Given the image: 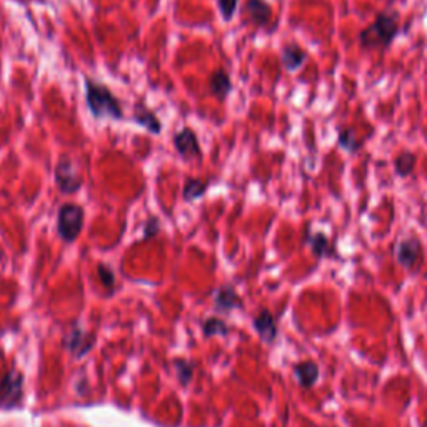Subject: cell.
Masks as SVG:
<instances>
[{
  "label": "cell",
  "mask_w": 427,
  "mask_h": 427,
  "mask_svg": "<svg viewBox=\"0 0 427 427\" xmlns=\"http://www.w3.org/2000/svg\"><path fill=\"white\" fill-rule=\"evenodd\" d=\"M85 107L97 121H123V107L115 93L105 84L97 82L91 77H84Z\"/></svg>",
  "instance_id": "6da1fadb"
},
{
  "label": "cell",
  "mask_w": 427,
  "mask_h": 427,
  "mask_svg": "<svg viewBox=\"0 0 427 427\" xmlns=\"http://www.w3.org/2000/svg\"><path fill=\"white\" fill-rule=\"evenodd\" d=\"M399 33L400 27L396 12H379L374 22L359 33V45L364 50H386L399 37Z\"/></svg>",
  "instance_id": "7a4b0ae2"
},
{
  "label": "cell",
  "mask_w": 427,
  "mask_h": 427,
  "mask_svg": "<svg viewBox=\"0 0 427 427\" xmlns=\"http://www.w3.org/2000/svg\"><path fill=\"white\" fill-rule=\"evenodd\" d=\"M85 209L75 202H63L57 211V234L67 244L79 239L84 229Z\"/></svg>",
  "instance_id": "3957f363"
},
{
  "label": "cell",
  "mask_w": 427,
  "mask_h": 427,
  "mask_svg": "<svg viewBox=\"0 0 427 427\" xmlns=\"http://www.w3.org/2000/svg\"><path fill=\"white\" fill-rule=\"evenodd\" d=\"M54 181L63 195L77 194L84 187V177L69 153H63L54 169Z\"/></svg>",
  "instance_id": "277c9868"
},
{
  "label": "cell",
  "mask_w": 427,
  "mask_h": 427,
  "mask_svg": "<svg viewBox=\"0 0 427 427\" xmlns=\"http://www.w3.org/2000/svg\"><path fill=\"white\" fill-rule=\"evenodd\" d=\"M396 260L407 271H416L424 259L422 242L416 236H407L397 241L394 247Z\"/></svg>",
  "instance_id": "5b68a950"
},
{
  "label": "cell",
  "mask_w": 427,
  "mask_h": 427,
  "mask_svg": "<svg viewBox=\"0 0 427 427\" xmlns=\"http://www.w3.org/2000/svg\"><path fill=\"white\" fill-rule=\"evenodd\" d=\"M172 144L176 152L182 160H202V147L199 144V137L190 127H183L174 134Z\"/></svg>",
  "instance_id": "8992f818"
},
{
  "label": "cell",
  "mask_w": 427,
  "mask_h": 427,
  "mask_svg": "<svg viewBox=\"0 0 427 427\" xmlns=\"http://www.w3.org/2000/svg\"><path fill=\"white\" fill-rule=\"evenodd\" d=\"M132 122L137 123L139 127H142L152 135H160L162 134V121L159 119L153 110L149 109L144 102H135L134 105V114H132Z\"/></svg>",
  "instance_id": "52a82bcc"
},
{
  "label": "cell",
  "mask_w": 427,
  "mask_h": 427,
  "mask_svg": "<svg viewBox=\"0 0 427 427\" xmlns=\"http://www.w3.org/2000/svg\"><path fill=\"white\" fill-rule=\"evenodd\" d=\"M244 12L249 22L255 27H267L272 22V7L267 0H247Z\"/></svg>",
  "instance_id": "ba28073f"
},
{
  "label": "cell",
  "mask_w": 427,
  "mask_h": 427,
  "mask_svg": "<svg viewBox=\"0 0 427 427\" xmlns=\"http://www.w3.org/2000/svg\"><path fill=\"white\" fill-rule=\"evenodd\" d=\"M232 91L234 85L227 70L222 69V67L214 70L211 77H209V92H211V96L216 97L217 102L224 104V102L227 100V97L232 93Z\"/></svg>",
  "instance_id": "9c48e42d"
},
{
  "label": "cell",
  "mask_w": 427,
  "mask_h": 427,
  "mask_svg": "<svg viewBox=\"0 0 427 427\" xmlns=\"http://www.w3.org/2000/svg\"><path fill=\"white\" fill-rule=\"evenodd\" d=\"M307 61V52L302 49L301 45L294 44H285L283 49H280V63H283L285 72H297L299 69H302Z\"/></svg>",
  "instance_id": "30bf717a"
},
{
  "label": "cell",
  "mask_w": 427,
  "mask_h": 427,
  "mask_svg": "<svg viewBox=\"0 0 427 427\" xmlns=\"http://www.w3.org/2000/svg\"><path fill=\"white\" fill-rule=\"evenodd\" d=\"M306 246H309V249L317 259H327L334 257V247H332L331 241L324 232H310L307 230L304 237Z\"/></svg>",
  "instance_id": "8fae6325"
},
{
  "label": "cell",
  "mask_w": 427,
  "mask_h": 427,
  "mask_svg": "<svg viewBox=\"0 0 427 427\" xmlns=\"http://www.w3.org/2000/svg\"><path fill=\"white\" fill-rule=\"evenodd\" d=\"M209 186H211L209 181H202L199 177H187L186 182H183L182 200L183 202H195V200L204 199L207 194Z\"/></svg>",
  "instance_id": "7c38bea8"
},
{
  "label": "cell",
  "mask_w": 427,
  "mask_h": 427,
  "mask_svg": "<svg viewBox=\"0 0 427 427\" xmlns=\"http://www.w3.org/2000/svg\"><path fill=\"white\" fill-rule=\"evenodd\" d=\"M20 386H22V377L8 374L0 386V405H8L10 400L17 403L20 397Z\"/></svg>",
  "instance_id": "4fadbf2b"
},
{
  "label": "cell",
  "mask_w": 427,
  "mask_h": 427,
  "mask_svg": "<svg viewBox=\"0 0 427 427\" xmlns=\"http://www.w3.org/2000/svg\"><path fill=\"white\" fill-rule=\"evenodd\" d=\"M254 327L260 334V337H262L264 340H267V343L276 339L277 326L274 317H272V314L269 313V310H262V313L254 319Z\"/></svg>",
  "instance_id": "5bb4252c"
},
{
  "label": "cell",
  "mask_w": 427,
  "mask_h": 427,
  "mask_svg": "<svg viewBox=\"0 0 427 427\" xmlns=\"http://www.w3.org/2000/svg\"><path fill=\"white\" fill-rule=\"evenodd\" d=\"M294 374H296L299 384L302 387H313L319 379V367L315 362H301L294 366Z\"/></svg>",
  "instance_id": "9a60e30c"
},
{
  "label": "cell",
  "mask_w": 427,
  "mask_h": 427,
  "mask_svg": "<svg viewBox=\"0 0 427 427\" xmlns=\"http://www.w3.org/2000/svg\"><path fill=\"white\" fill-rule=\"evenodd\" d=\"M416 162H417V157L414 152L411 151L400 152L394 160L396 176L400 179H405L411 176V174L414 172V169H416Z\"/></svg>",
  "instance_id": "2e32d148"
},
{
  "label": "cell",
  "mask_w": 427,
  "mask_h": 427,
  "mask_svg": "<svg viewBox=\"0 0 427 427\" xmlns=\"http://www.w3.org/2000/svg\"><path fill=\"white\" fill-rule=\"evenodd\" d=\"M337 142H339V147L345 151L347 153H356L362 149V142L357 139L356 130L352 127H344V129H339V135H337Z\"/></svg>",
  "instance_id": "e0dca14e"
},
{
  "label": "cell",
  "mask_w": 427,
  "mask_h": 427,
  "mask_svg": "<svg viewBox=\"0 0 427 427\" xmlns=\"http://www.w3.org/2000/svg\"><path fill=\"white\" fill-rule=\"evenodd\" d=\"M217 306H220L222 309H234L236 306H241L236 290L232 287H222L216 296Z\"/></svg>",
  "instance_id": "ac0fdd59"
},
{
  "label": "cell",
  "mask_w": 427,
  "mask_h": 427,
  "mask_svg": "<svg viewBox=\"0 0 427 427\" xmlns=\"http://www.w3.org/2000/svg\"><path fill=\"white\" fill-rule=\"evenodd\" d=\"M239 7V0H217V8L224 22H230L236 15Z\"/></svg>",
  "instance_id": "d6986e66"
},
{
  "label": "cell",
  "mask_w": 427,
  "mask_h": 427,
  "mask_svg": "<svg viewBox=\"0 0 427 427\" xmlns=\"http://www.w3.org/2000/svg\"><path fill=\"white\" fill-rule=\"evenodd\" d=\"M160 229H162V225H160L159 217H156V216L149 217V219L145 220L144 225H142V234H144L142 241H149V239L157 237V236H159Z\"/></svg>",
  "instance_id": "ffe728a7"
},
{
  "label": "cell",
  "mask_w": 427,
  "mask_h": 427,
  "mask_svg": "<svg viewBox=\"0 0 427 427\" xmlns=\"http://www.w3.org/2000/svg\"><path fill=\"white\" fill-rule=\"evenodd\" d=\"M97 272H99V277L102 280V284L107 285V287H112L114 283H115V277H114V272L110 271L109 267L105 266V264H100L99 267H97Z\"/></svg>",
  "instance_id": "44dd1931"
}]
</instances>
